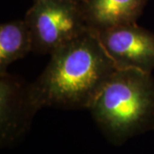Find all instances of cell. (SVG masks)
Instances as JSON below:
<instances>
[{
  "mask_svg": "<svg viewBox=\"0 0 154 154\" xmlns=\"http://www.w3.org/2000/svg\"><path fill=\"white\" fill-rule=\"evenodd\" d=\"M24 20L31 34L33 51L42 54H51L91 30L83 0H34Z\"/></svg>",
  "mask_w": 154,
  "mask_h": 154,
  "instance_id": "3957f363",
  "label": "cell"
},
{
  "mask_svg": "<svg viewBox=\"0 0 154 154\" xmlns=\"http://www.w3.org/2000/svg\"><path fill=\"white\" fill-rule=\"evenodd\" d=\"M37 112L28 94V85L7 72L0 74V133L2 144L17 140L28 128Z\"/></svg>",
  "mask_w": 154,
  "mask_h": 154,
  "instance_id": "5b68a950",
  "label": "cell"
},
{
  "mask_svg": "<svg viewBox=\"0 0 154 154\" xmlns=\"http://www.w3.org/2000/svg\"><path fill=\"white\" fill-rule=\"evenodd\" d=\"M117 67L94 30L60 46L40 75L28 85L32 105L43 107L88 108Z\"/></svg>",
  "mask_w": 154,
  "mask_h": 154,
  "instance_id": "6da1fadb",
  "label": "cell"
},
{
  "mask_svg": "<svg viewBox=\"0 0 154 154\" xmlns=\"http://www.w3.org/2000/svg\"><path fill=\"white\" fill-rule=\"evenodd\" d=\"M94 120L121 144L154 128V81L151 73L117 69L89 107Z\"/></svg>",
  "mask_w": 154,
  "mask_h": 154,
  "instance_id": "7a4b0ae2",
  "label": "cell"
},
{
  "mask_svg": "<svg viewBox=\"0 0 154 154\" xmlns=\"http://www.w3.org/2000/svg\"><path fill=\"white\" fill-rule=\"evenodd\" d=\"M96 33L118 69H134L149 73L154 69V33L136 22Z\"/></svg>",
  "mask_w": 154,
  "mask_h": 154,
  "instance_id": "277c9868",
  "label": "cell"
},
{
  "mask_svg": "<svg viewBox=\"0 0 154 154\" xmlns=\"http://www.w3.org/2000/svg\"><path fill=\"white\" fill-rule=\"evenodd\" d=\"M147 0H83L89 28L94 31L136 22Z\"/></svg>",
  "mask_w": 154,
  "mask_h": 154,
  "instance_id": "8992f818",
  "label": "cell"
},
{
  "mask_svg": "<svg viewBox=\"0 0 154 154\" xmlns=\"http://www.w3.org/2000/svg\"><path fill=\"white\" fill-rule=\"evenodd\" d=\"M33 51V41L25 20L1 24L0 27V74L15 61L23 58Z\"/></svg>",
  "mask_w": 154,
  "mask_h": 154,
  "instance_id": "52a82bcc",
  "label": "cell"
}]
</instances>
